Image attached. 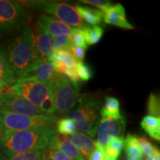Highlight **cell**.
Segmentation results:
<instances>
[{"label":"cell","mask_w":160,"mask_h":160,"mask_svg":"<svg viewBox=\"0 0 160 160\" xmlns=\"http://www.w3.org/2000/svg\"><path fill=\"white\" fill-rule=\"evenodd\" d=\"M80 2L95 6L101 10V11H102L103 13H105L112 5L111 2L107 1V0H82Z\"/></svg>","instance_id":"1f68e13d"},{"label":"cell","mask_w":160,"mask_h":160,"mask_svg":"<svg viewBox=\"0 0 160 160\" xmlns=\"http://www.w3.org/2000/svg\"><path fill=\"white\" fill-rule=\"evenodd\" d=\"M25 78L37 80L49 85H52L58 82L66 79L65 76L59 74L56 72L53 66L49 62H44L39 64L35 68V69L28 77Z\"/></svg>","instance_id":"4fadbf2b"},{"label":"cell","mask_w":160,"mask_h":160,"mask_svg":"<svg viewBox=\"0 0 160 160\" xmlns=\"http://www.w3.org/2000/svg\"><path fill=\"white\" fill-rule=\"evenodd\" d=\"M142 129L153 139H160V117L145 116L141 122Z\"/></svg>","instance_id":"d6986e66"},{"label":"cell","mask_w":160,"mask_h":160,"mask_svg":"<svg viewBox=\"0 0 160 160\" xmlns=\"http://www.w3.org/2000/svg\"><path fill=\"white\" fill-rule=\"evenodd\" d=\"M128 160H139V159H135V158H128Z\"/></svg>","instance_id":"f35d334b"},{"label":"cell","mask_w":160,"mask_h":160,"mask_svg":"<svg viewBox=\"0 0 160 160\" xmlns=\"http://www.w3.org/2000/svg\"><path fill=\"white\" fill-rule=\"evenodd\" d=\"M88 160H105V150L103 146L95 142V147L90 153Z\"/></svg>","instance_id":"4dcf8cb0"},{"label":"cell","mask_w":160,"mask_h":160,"mask_svg":"<svg viewBox=\"0 0 160 160\" xmlns=\"http://www.w3.org/2000/svg\"><path fill=\"white\" fill-rule=\"evenodd\" d=\"M100 114L102 116V119L111 118L113 119H119L123 117L120 110L119 99L113 97H106L105 103L100 109Z\"/></svg>","instance_id":"e0dca14e"},{"label":"cell","mask_w":160,"mask_h":160,"mask_svg":"<svg viewBox=\"0 0 160 160\" xmlns=\"http://www.w3.org/2000/svg\"><path fill=\"white\" fill-rule=\"evenodd\" d=\"M51 55L65 64L68 68H75L77 61L70 51L66 50H57L52 51Z\"/></svg>","instance_id":"d4e9b609"},{"label":"cell","mask_w":160,"mask_h":160,"mask_svg":"<svg viewBox=\"0 0 160 160\" xmlns=\"http://www.w3.org/2000/svg\"><path fill=\"white\" fill-rule=\"evenodd\" d=\"M3 131H19L38 127H52L57 125L58 118L53 114L25 116L1 110Z\"/></svg>","instance_id":"52a82bcc"},{"label":"cell","mask_w":160,"mask_h":160,"mask_svg":"<svg viewBox=\"0 0 160 160\" xmlns=\"http://www.w3.org/2000/svg\"><path fill=\"white\" fill-rule=\"evenodd\" d=\"M0 109L25 116L47 114L28 100L11 91L5 92L0 95Z\"/></svg>","instance_id":"9c48e42d"},{"label":"cell","mask_w":160,"mask_h":160,"mask_svg":"<svg viewBox=\"0 0 160 160\" xmlns=\"http://www.w3.org/2000/svg\"><path fill=\"white\" fill-rule=\"evenodd\" d=\"M31 19L29 12L19 2L0 0V37L19 30Z\"/></svg>","instance_id":"8992f818"},{"label":"cell","mask_w":160,"mask_h":160,"mask_svg":"<svg viewBox=\"0 0 160 160\" xmlns=\"http://www.w3.org/2000/svg\"><path fill=\"white\" fill-rule=\"evenodd\" d=\"M78 149L84 159H88L95 147V141L85 133L75 132L73 134L66 137Z\"/></svg>","instance_id":"2e32d148"},{"label":"cell","mask_w":160,"mask_h":160,"mask_svg":"<svg viewBox=\"0 0 160 160\" xmlns=\"http://www.w3.org/2000/svg\"><path fill=\"white\" fill-rule=\"evenodd\" d=\"M33 28V43L35 55L41 62H48L52 52V39L45 29L35 25Z\"/></svg>","instance_id":"8fae6325"},{"label":"cell","mask_w":160,"mask_h":160,"mask_svg":"<svg viewBox=\"0 0 160 160\" xmlns=\"http://www.w3.org/2000/svg\"><path fill=\"white\" fill-rule=\"evenodd\" d=\"M148 113L150 116L153 117H159L160 105L159 98L154 93H151L148 102Z\"/></svg>","instance_id":"f1b7e54d"},{"label":"cell","mask_w":160,"mask_h":160,"mask_svg":"<svg viewBox=\"0 0 160 160\" xmlns=\"http://www.w3.org/2000/svg\"><path fill=\"white\" fill-rule=\"evenodd\" d=\"M127 120L125 117L119 119L111 118L101 119L97 128V141L100 145L105 146L112 137H123Z\"/></svg>","instance_id":"30bf717a"},{"label":"cell","mask_w":160,"mask_h":160,"mask_svg":"<svg viewBox=\"0 0 160 160\" xmlns=\"http://www.w3.org/2000/svg\"><path fill=\"white\" fill-rule=\"evenodd\" d=\"M9 87V84L5 82V80L0 79V95L5 93V90Z\"/></svg>","instance_id":"d590c367"},{"label":"cell","mask_w":160,"mask_h":160,"mask_svg":"<svg viewBox=\"0 0 160 160\" xmlns=\"http://www.w3.org/2000/svg\"><path fill=\"white\" fill-rule=\"evenodd\" d=\"M70 39H71L72 45L78 46V47H81L84 49L87 50L88 45L87 43H86L82 29L74 28L71 36L70 37Z\"/></svg>","instance_id":"83f0119b"},{"label":"cell","mask_w":160,"mask_h":160,"mask_svg":"<svg viewBox=\"0 0 160 160\" xmlns=\"http://www.w3.org/2000/svg\"><path fill=\"white\" fill-rule=\"evenodd\" d=\"M19 3L24 8L28 7L42 11L47 14L53 15L58 18L59 21L77 28L83 29L88 26L81 19L75 8L69 4L45 0L19 2Z\"/></svg>","instance_id":"5b68a950"},{"label":"cell","mask_w":160,"mask_h":160,"mask_svg":"<svg viewBox=\"0 0 160 160\" xmlns=\"http://www.w3.org/2000/svg\"><path fill=\"white\" fill-rule=\"evenodd\" d=\"M57 133L52 127H38L19 131H3L0 137V150L9 158L25 152L45 149Z\"/></svg>","instance_id":"7a4b0ae2"},{"label":"cell","mask_w":160,"mask_h":160,"mask_svg":"<svg viewBox=\"0 0 160 160\" xmlns=\"http://www.w3.org/2000/svg\"><path fill=\"white\" fill-rule=\"evenodd\" d=\"M35 25L42 28L53 37L58 36L71 37L74 28L53 17L42 14L36 20Z\"/></svg>","instance_id":"7c38bea8"},{"label":"cell","mask_w":160,"mask_h":160,"mask_svg":"<svg viewBox=\"0 0 160 160\" xmlns=\"http://www.w3.org/2000/svg\"><path fill=\"white\" fill-rule=\"evenodd\" d=\"M82 30L87 45H94L99 42L104 34L103 28L98 25L93 26V27L88 25Z\"/></svg>","instance_id":"7402d4cb"},{"label":"cell","mask_w":160,"mask_h":160,"mask_svg":"<svg viewBox=\"0 0 160 160\" xmlns=\"http://www.w3.org/2000/svg\"><path fill=\"white\" fill-rule=\"evenodd\" d=\"M12 93L24 98L47 114L55 113L51 85L35 79H18L11 88Z\"/></svg>","instance_id":"3957f363"},{"label":"cell","mask_w":160,"mask_h":160,"mask_svg":"<svg viewBox=\"0 0 160 160\" xmlns=\"http://www.w3.org/2000/svg\"><path fill=\"white\" fill-rule=\"evenodd\" d=\"M85 49H84L81 47H78V46L72 45L71 48V53H72V55H73V57H74L77 62H83L84 59H85Z\"/></svg>","instance_id":"e575fe53"},{"label":"cell","mask_w":160,"mask_h":160,"mask_svg":"<svg viewBox=\"0 0 160 160\" xmlns=\"http://www.w3.org/2000/svg\"><path fill=\"white\" fill-rule=\"evenodd\" d=\"M0 79L5 80L8 84H14L17 82V78L10 66L5 50L0 47Z\"/></svg>","instance_id":"ffe728a7"},{"label":"cell","mask_w":160,"mask_h":160,"mask_svg":"<svg viewBox=\"0 0 160 160\" xmlns=\"http://www.w3.org/2000/svg\"><path fill=\"white\" fill-rule=\"evenodd\" d=\"M56 125H57L58 133L65 137L73 134L76 132L74 122L71 118H63V119H58Z\"/></svg>","instance_id":"cb8c5ba5"},{"label":"cell","mask_w":160,"mask_h":160,"mask_svg":"<svg viewBox=\"0 0 160 160\" xmlns=\"http://www.w3.org/2000/svg\"><path fill=\"white\" fill-rule=\"evenodd\" d=\"M104 22L108 25H111L127 30H133L134 27L128 21L126 18L125 8L118 3L111 5L104 13Z\"/></svg>","instance_id":"5bb4252c"},{"label":"cell","mask_w":160,"mask_h":160,"mask_svg":"<svg viewBox=\"0 0 160 160\" xmlns=\"http://www.w3.org/2000/svg\"><path fill=\"white\" fill-rule=\"evenodd\" d=\"M75 68L78 77L82 81L88 82L93 77V72H92L91 67L83 62H77Z\"/></svg>","instance_id":"4316f807"},{"label":"cell","mask_w":160,"mask_h":160,"mask_svg":"<svg viewBox=\"0 0 160 160\" xmlns=\"http://www.w3.org/2000/svg\"><path fill=\"white\" fill-rule=\"evenodd\" d=\"M106 145L122 153V151L125 147V139L123 137H112L108 142Z\"/></svg>","instance_id":"d6a6232c"},{"label":"cell","mask_w":160,"mask_h":160,"mask_svg":"<svg viewBox=\"0 0 160 160\" xmlns=\"http://www.w3.org/2000/svg\"><path fill=\"white\" fill-rule=\"evenodd\" d=\"M52 51L57 50H66L71 52L72 44L70 37L66 36H58L52 39Z\"/></svg>","instance_id":"484cf974"},{"label":"cell","mask_w":160,"mask_h":160,"mask_svg":"<svg viewBox=\"0 0 160 160\" xmlns=\"http://www.w3.org/2000/svg\"><path fill=\"white\" fill-rule=\"evenodd\" d=\"M46 148L16 154L13 157L8 158V160H45L47 157Z\"/></svg>","instance_id":"603a6c76"},{"label":"cell","mask_w":160,"mask_h":160,"mask_svg":"<svg viewBox=\"0 0 160 160\" xmlns=\"http://www.w3.org/2000/svg\"><path fill=\"white\" fill-rule=\"evenodd\" d=\"M47 148L59 150L71 160H85L81 153L65 136L56 133V135L50 141Z\"/></svg>","instance_id":"9a60e30c"},{"label":"cell","mask_w":160,"mask_h":160,"mask_svg":"<svg viewBox=\"0 0 160 160\" xmlns=\"http://www.w3.org/2000/svg\"><path fill=\"white\" fill-rule=\"evenodd\" d=\"M3 133V121H2V116L1 109H0V137Z\"/></svg>","instance_id":"8d00e7d4"},{"label":"cell","mask_w":160,"mask_h":160,"mask_svg":"<svg viewBox=\"0 0 160 160\" xmlns=\"http://www.w3.org/2000/svg\"><path fill=\"white\" fill-rule=\"evenodd\" d=\"M136 141L138 143V145L142 151L144 156L148 155L150 153H151L155 148L156 146L153 145L149 140H148L145 137H137L136 136Z\"/></svg>","instance_id":"f546056e"},{"label":"cell","mask_w":160,"mask_h":160,"mask_svg":"<svg viewBox=\"0 0 160 160\" xmlns=\"http://www.w3.org/2000/svg\"><path fill=\"white\" fill-rule=\"evenodd\" d=\"M125 148L126 155L128 158H135V159L143 160L144 154L141 148L136 141V136L128 134L125 139Z\"/></svg>","instance_id":"44dd1931"},{"label":"cell","mask_w":160,"mask_h":160,"mask_svg":"<svg viewBox=\"0 0 160 160\" xmlns=\"http://www.w3.org/2000/svg\"><path fill=\"white\" fill-rule=\"evenodd\" d=\"M47 149V157L46 159L51 160H71L69 157H68L62 152L57 149Z\"/></svg>","instance_id":"836d02e7"},{"label":"cell","mask_w":160,"mask_h":160,"mask_svg":"<svg viewBox=\"0 0 160 160\" xmlns=\"http://www.w3.org/2000/svg\"><path fill=\"white\" fill-rule=\"evenodd\" d=\"M0 160H8V157H5V156L0 154Z\"/></svg>","instance_id":"74e56055"},{"label":"cell","mask_w":160,"mask_h":160,"mask_svg":"<svg viewBox=\"0 0 160 160\" xmlns=\"http://www.w3.org/2000/svg\"><path fill=\"white\" fill-rule=\"evenodd\" d=\"M45 160H51V159H45Z\"/></svg>","instance_id":"ab89813d"},{"label":"cell","mask_w":160,"mask_h":160,"mask_svg":"<svg viewBox=\"0 0 160 160\" xmlns=\"http://www.w3.org/2000/svg\"><path fill=\"white\" fill-rule=\"evenodd\" d=\"M77 104V107L69 113L74 122L76 131L94 137L99 123L100 102L93 95L84 93L80 95Z\"/></svg>","instance_id":"277c9868"},{"label":"cell","mask_w":160,"mask_h":160,"mask_svg":"<svg viewBox=\"0 0 160 160\" xmlns=\"http://www.w3.org/2000/svg\"><path fill=\"white\" fill-rule=\"evenodd\" d=\"M75 8L81 19L91 25H97L104 19V13L100 10L79 5H76Z\"/></svg>","instance_id":"ac0fdd59"},{"label":"cell","mask_w":160,"mask_h":160,"mask_svg":"<svg viewBox=\"0 0 160 160\" xmlns=\"http://www.w3.org/2000/svg\"><path fill=\"white\" fill-rule=\"evenodd\" d=\"M5 52L17 80L28 77L39 64L42 63L35 55L33 28L29 24L21 28L10 40Z\"/></svg>","instance_id":"6da1fadb"},{"label":"cell","mask_w":160,"mask_h":160,"mask_svg":"<svg viewBox=\"0 0 160 160\" xmlns=\"http://www.w3.org/2000/svg\"><path fill=\"white\" fill-rule=\"evenodd\" d=\"M55 113L58 116L67 117L77 105L80 97L71 83L66 78L51 85Z\"/></svg>","instance_id":"ba28073f"}]
</instances>
